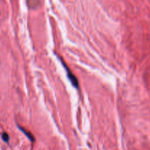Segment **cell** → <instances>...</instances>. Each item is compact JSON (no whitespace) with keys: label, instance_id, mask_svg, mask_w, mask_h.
Segmentation results:
<instances>
[{"label":"cell","instance_id":"cell-3","mask_svg":"<svg viewBox=\"0 0 150 150\" xmlns=\"http://www.w3.org/2000/svg\"><path fill=\"white\" fill-rule=\"evenodd\" d=\"M2 139H3V141H5V142H8L10 139L9 135H8L6 132H5V133L2 134Z\"/></svg>","mask_w":150,"mask_h":150},{"label":"cell","instance_id":"cell-1","mask_svg":"<svg viewBox=\"0 0 150 150\" xmlns=\"http://www.w3.org/2000/svg\"><path fill=\"white\" fill-rule=\"evenodd\" d=\"M59 59H60V62H61V63H62V65L63 66V67H64L65 69H66V74H67V77H68V78H69V81L71 82V85L74 86V87L76 88H78L79 82H78V80H77V78L76 77V76H75V75L72 73L71 71V69L68 67L67 65L66 64V63H65V62L63 60V59L61 58V57H59Z\"/></svg>","mask_w":150,"mask_h":150},{"label":"cell","instance_id":"cell-2","mask_svg":"<svg viewBox=\"0 0 150 150\" xmlns=\"http://www.w3.org/2000/svg\"><path fill=\"white\" fill-rule=\"evenodd\" d=\"M18 128H19L20 130H21V132H22L23 133H24V135H25L26 136H27V138H28L29 139H30V141H32V142H34V141H35V138H34V136H33V135H32V134L30 133V132H28V131H27V130H26V129H24V128L21 127H20V126H18Z\"/></svg>","mask_w":150,"mask_h":150}]
</instances>
